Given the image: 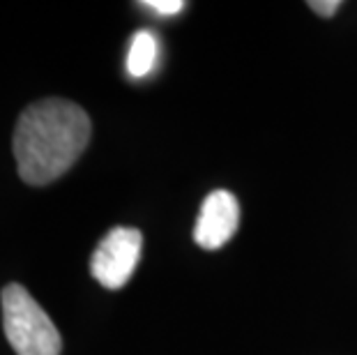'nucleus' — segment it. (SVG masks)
<instances>
[{
  "label": "nucleus",
  "instance_id": "1",
  "mask_svg": "<svg viewBox=\"0 0 357 355\" xmlns=\"http://www.w3.org/2000/svg\"><path fill=\"white\" fill-rule=\"evenodd\" d=\"M90 118L70 100L35 102L19 116L14 160L24 183L42 187L72 169L90 141Z\"/></svg>",
  "mask_w": 357,
  "mask_h": 355
},
{
  "label": "nucleus",
  "instance_id": "7",
  "mask_svg": "<svg viewBox=\"0 0 357 355\" xmlns=\"http://www.w3.org/2000/svg\"><path fill=\"white\" fill-rule=\"evenodd\" d=\"M307 5L318 14V17L330 19V17H334V14H337V10L341 7V0H309Z\"/></svg>",
  "mask_w": 357,
  "mask_h": 355
},
{
  "label": "nucleus",
  "instance_id": "3",
  "mask_svg": "<svg viewBox=\"0 0 357 355\" xmlns=\"http://www.w3.org/2000/svg\"><path fill=\"white\" fill-rule=\"evenodd\" d=\"M143 236L141 231L129 226H116L104 236V240L93 252L90 273L104 289H123L132 279L141 259Z\"/></svg>",
  "mask_w": 357,
  "mask_h": 355
},
{
  "label": "nucleus",
  "instance_id": "4",
  "mask_svg": "<svg viewBox=\"0 0 357 355\" xmlns=\"http://www.w3.org/2000/svg\"><path fill=\"white\" fill-rule=\"evenodd\" d=\"M240 224V206L238 199L226 192L217 190L205 196L199 219L194 226V240L203 249H219L235 236Z\"/></svg>",
  "mask_w": 357,
  "mask_h": 355
},
{
  "label": "nucleus",
  "instance_id": "6",
  "mask_svg": "<svg viewBox=\"0 0 357 355\" xmlns=\"http://www.w3.org/2000/svg\"><path fill=\"white\" fill-rule=\"evenodd\" d=\"M139 5L150 7V10L157 12V14H166V17L185 10V3H182V0H141Z\"/></svg>",
  "mask_w": 357,
  "mask_h": 355
},
{
  "label": "nucleus",
  "instance_id": "5",
  "mask_svg": "<svg viewBox=\"0 0 357 355\" xmlns=\"http://www.w3.org/2000/svg\"><path fill=\"white\" fill-rule=\"evenodd\" d=\"M155 60H157V37L150 30L136 33L127 54V72L134 79H143L153 72Z\"/></svg>",
  "mask_w": 357,
  "mask_h": 355
},
{
  "label": "nucleus",
  "instance_id": "2",
  "mask_svg": "<svg viewBox=\"0 0 357 355\" xmlns=\"http://www.w3.org/2000/svg\"><path fill=\"white\" fill-rule=\"evenodd\" d=\"M3 328L17 355H60L63 339L49 314L21 284H7L3 293Z\"/></svg>",
  "mask_w": 357,
  "mask_h": 355
}]
</instances>
